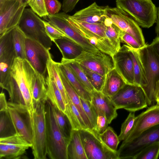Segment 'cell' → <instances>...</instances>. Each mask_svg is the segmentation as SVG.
Here are the masks:
<instances>
[{"label": "cell", "mask_w": 159, "mask_h": 159, "mask_svg": "<svg viewBox=\"0 0 159 159\" xmlns=\"http://www.w3.org/2000/svg\"><path fill=\"white\" fill-rule=\"evenodd\" d=\"M37 72L26 59L15 58L9 78L2 88L8 92L9 102L26 105L29 109L32 107V89Z\"/></svg>", "instance_id": "obj_1"}, {"label": "cell", "mask_w": 159, "mask_h": 159, "mask_svg": "<svg viewBox=\"0 0 159 159\" xmlns=\"http://www.w3.org/2000/svg\"><path fill=\"white\" fill-rule=\"evenodd\" d=\"M33 134L32 149L34 158L45 159L48 155L45 103L33 102L29 109Z\"/></svg>", "instance_id": "obj_2"}, {"label": "cell", "mask_w": 159, "mask_h": 159, "mask_svg": "<svg viewBox=\"0 0 159 159\" xmlns=\"http://www.w3.org/2000/svg\"><path fill=\"white\" fill-rule=\"evenodd\" d=\"M45 109L48 155L51 159H68L67 143L57 123L52 105L48 99Z\"/></svg>", "instance_id": "obj_3"}, {"label": "cell", "mask_w": 159, "mask_h": 159, "mask_svg": "<svg viewBox=\"0 0 159 159\" xmlns=\"http://www.w3.org/2000/svg\"><path fill=\"white\" fill-rule=\"evenodd\" d=\"M116 5L143 28H148L156 22L157 8L152 0H116Z\"/></svg>", "instance_id": "obj_4"}, {"label": "cell", "mask_w": 159, "mask_h": 159, "mask_svg": "<svg viewBox=\"0 0 159 159\" xmlns=\"http://www.w3.org/2000/svg\"><path fill=\"white\" fill-rule=\"evenodd\" d=\"M138 51L144 68L147 81V85L143 90L148 105H152L156 102V85L159 80V56L150 44H145L138 49Z\"/></svg>", "instance_id": "obj_5"}, {"label": "cell", "mask_w": 159, "mask_h": 159, "mask_svg": "<svg viewBox=\"0 0 159 159\" xmlns=\"http://www.w3.org/2000/svg\"><path fill=\"white\" fill-rule=\"evenodd\" d=\"M71 24L89 43L99 50L113 57L117 52L111 44L106 34L104 24H92L79 21L69 16Z\"/></svg>", "instance_id": "obj_6"}, {"label": "cell", "mask_w": 159, "mask_h": 159, "mask_svg": "<svg viewBox=\"0 0 159 159\" xmlns=\"http://www.w3.org/2000/svg\"><path fill=\"white\" fill-rule=\"evenodd\" d=\"M110 99L116 109L135 112L148 105L145 93L140 86L126 84Z\"/></svg>", "instance_id": "obj_7"}, {"label": "cell", "mask_w": 159, "mask_h": 159, "mask_svg": "<svg viewBox=\"0 0 159 159\" xmlns=\"http://www.w3.org/2000/svg\"><path fill=\"white\" fill-rule=\"evenodd\" d=\"M18 25L26 37L39 42L49 50L51 49L52 41L47 34L43 20L31 8H25Z\"/></svg>", "instance_id": "obj_8"}, {"label": "cell", "mask_w": 159, "mask_h": 159, "mask_svg": "<svg viewBox=\"0 0 159 159\" xmlns=\"http://www.w3.org/2000/svg\"><path fill=\"white\" fill-rule=\"evenodd\" d=\"M156 142H159V124L145 130L131 140L123 141L117 151L118 159H133L145 148Z\"/></svg>", "instance_id": "obj_9"}, {"label": "cell", "mask_w": 159, "mask_h": 159, "mask_svg": "<svg viewBox=\"0 0 159 159\" xmlns=\"http://www.w3.org/2000/svg\"><path fill=\"white\" fill-rule=\"evenodd\" d=\"M79 131L88 159H118L117 152L108 148L95 132L89 129Z\"/></svg>", "instance_id": "obj_10"}, {"label": "cell", "mask_w": 159, "mask_h": 159, "mask_svg": "<svg viewBox=\"0 0 159 159\" xmlns=\"http://www.w3.org/2000/svg\"><path fill=\"white\" fill-rule=\"evenodd\" d=\"M69 16L63 12L53 15L49 14L43 18L63 32L67 38L81 46L85 51L94 52L99 50L83 37L71 24L69 20Z\"/></svg>", "instance_id": "obj_11"}, {"label": "cell", "mask_w": 159, "mask_h": 159, "mask_svg": "<svg viewBox=\"0 0 159 159\" xmlns=\"http://www.w3.org/2000/svg\"><path fill=\"white\" fill-rule=\"evenodd\" d=\"M27 5L22 0H0V36L18 25Z\"/></svg>", "instance_id": "obj_12"}, {"label": "cell", "mask_w": 159, "mask_h": 159, "mask_svg": "<svg viewBox=\"0 0 159 159\" xmlns=\"http://www.w3.org/2000/svg\"><path fill=\"white\" fill-rule=\"evenodd\" d=\"M8 111L16 133L32 144L33 134L29 110L26 105L8 102Z\"/></svg>", "instance_id": "obj_13"}, {"label": "cell", "mask_w": 159, "mask_h": 159, "mask_svg": "<svg viewBox=\"0 0 159 159\" xmlns=\"http://www.w3.org/2000/svg\"><path fill=\"white\" fill-rule=\"evenodd\" d=\"M73 60L102 76L115 68L113 57L100 50L94 52L84 50Z\"/></svg>", "instance_id": "obj_14"}, {"label": "cell", "mask_w": 159, "mask_h": 159, "mask_svg": "<svg viewBox=\"0 0 159 159\" xmlns=\"http://www.w3.org/2000/svg\"><path fill=\"white\" fill-rule=\"evenodd\" d=\"M107 16L120 30L134 37L142 47L146 44L139 26L125 12L117 7H109Z\"/></svg>", "instance_id": "obj_15"}, {"label": "cell", "mask_w": 159, "mask_h": 159, "mask_svg": "<svg viewBox=\"0 0 159 159\" xmlns=\"http://www.w3.org/2000/svg\"><path fill=\"white\" fill-rule=\"evenodd\" d=\"M25 50L26 59L38 73L45 76L48 62L51 57L49 50L39 42L26 37Z\"/></svg>", "instance_id": "obj_16"}, {"label": "cell", "mask_w": 159, "mask_h": 159, "mask_svg": "<svg viewBox=\"0 0 159 159\" xmlns=\"http://www.w3.org/2000/svg\"><path fill=\"white\" fill-rule=\"evenodd\" d=\"M32 144L21 135L15 133L0 138V159H19Z\"/></svg>", "instance_id": "obj_17"}, {"label": "cell", "mask_w": 159, "mask_h": 159, "mask_svg": "<svg viewBox=\"0 0 159 159\" xmlns=\"http://www.w3.org/2000/svg\"><path fill=\"white\" fill-rule=\"evenodd\" d=\"M158 124L159 104L157 103L152 105L136 116L132 131L127 138L124 141L131 140L145 130Z\"/></svg>", "instance_id": "obj_18"}, {"label": "cell", "mask_w": 159, "mask_h": 159, "mask_svg": "<svg viewBox=\"0 0 159 159\" xmlns=\"http://www.w3.org/2000/svg\"><path fill=\"white\" fill-rule=\"evenodd\" d=\"M115 68L126 84L135 85L133 63L125 44L113 57Z\"/></svg>", "instance_id": "obj_19"}, {"label": "cell", "mask_w": 159, "mask_h": 159, "mask_svg": "<svg viewBox=\"0 0 159 159\" xmlns=\"http://www.w3.org/2000/svg\"><path fill=\"white\" fill-rule=\"evenodd\" d=\"M108 6H100L94 2L70 17L75 20L92 24H104L108 18Z\"/></svg>", "instance_id": "obj_20"}, {"label": "cell", "mask_w": 159, "mask_h": 159, "mask_svg": "<svg viewBox=\"0 0 159 159\" xmlns=\"http://www.w3.org/2000/svg\"><path fill=\"white\" fill-rule=\"evenodd\" d=\"M91 93V102L95 110H100L103 112L108 124H110L117 116V109L110 98L101 92L94 89Z\"/></svg>", "instance_id": "obj_21"}, {"label": "cell", "mask_w": 159, "mask_h": 159, "mask_svg": "<svg viewBox=\"0 0 159 159\" xmlns=\"http://www.w3.org/2000/svg\"><path fill=\"white\" fill-rule=\"evenodd\" d=\"M59 72L68 96L80 113L86 125L89 129L94 131L92 125L83 109L80 97L59 67Z\"/></svg>", "instance_id": "obj_22"}, {"label": "cell", "mask_w": 159, "mask_h": 159, "mask_svg": "<svg viewBox=\"0 0 159 159\" xmlns=\"http://www.w3.org/2000/svg\"><path fill=\"white\" fill-rule=\"evenodd\" d=\"M132 59L134 75V84L143 89L147 86V81L144 68L138 52V49L125 44Z\"/></svg>", "instance_id": "obj_23"}, {"label": "cell", "mask_w": 159, "mask_h": 159, "mask_svg": "<svg viewBox=\"0 0 159 159\" xmlns=\"http://www.w3.org/2000/svg\"><path fill=\"white\" fill-rule=\"evenodd\" d=\"M61 52L62 58L73 60L76 58L84 49L80 45L66 37L55 40L53 42Z\"/></svg>", "instance_id": "obj_24"}, {"label": "cell", "mask_w": 159, "mask_h": 159, "mask_svg": "<svg viewBox=\"0 0 159 159\" xmlns=\"http://www.w3.org/2000/svg\"><path fill=\"white\" fill-rule=\"evenodd\" d=\"M126 84L121 76L114 68L106 75L104 84L101 92L110 98Z\"/></svg>", "instance_id": "obj_25"}, {"label": "cell", "mask_w": 159, "mask_h": 159, "mask_svg": "<svg viewBox=\"0 0 159 159\" xmlns=\"http://www.w3.org/2000/svg\"><path fill=\"white\" fill-rule=\"evenodd\" d=\"M68 159H88L79 130L73 129L67 145Z\"/></svg>", "instance_id": "obj_26"}, {"label": "cell", "mask_w": 159, "mask_h": 159, "mask_svg": "<svg viewBox=\"0 0 159 159\" xmlns=\"http://www.w3.org/2000/svg\"><path fill=\"white\" fill-rule=\"evenodd\" d=\"M48 99L52 104L64 113L66 104L53 78L47 74L45 78Z\"/></svg>", "instance_id": "obj_27"}, {"label": "cell", "mask_w": 159, "mask_h": 159, "mask_svg": "<svg viewBox=\"0 0 159 159\" xmlns=\"http://www.w3.org/2000/svg\"><path fill=\"white\" fill-rule=\"evenodd\" d=\"M58 66L80 97L91 102V93L80 83L68 66L62 62H59Z\"/></svg>", "instance_id": "obj_28"}, {"label": "cell", "mask_w": 159, "mask_h": 159, "mask_svg": "<svg viewBox=\"0 0 159 159\" xmlns=\"http://www.w3.org/2000/svg\"><path fill=\"white\" fill-rule=\"evenodd\" d=\"M52 107L56 122L67 145L73 130L72 126L69 118L63 112L53 105Z\"/></svg>", "instance_id": "obj_29"}, {"label": "cell", "mask_w": 159, "mask_h": 159, "mask_svg": "<svg viewBox=\"0 0 159 159\" xmlns=\"http://www.w3.org/2000/svg\"><path fill=\"white\" fill-rule=\"evenodd\" d=\"M68 103L66 104L64 113L69 118L73 129H89L86 125L78 111L68 96Z\"/></svg>", "instance_id": "obj_30"}, {"label": "cell", "mask_w": 159, "mask_h": 159, "mask_svg": "<svg viewBox=\"0 0 159 159\" xmlns=\"http://www.w3.org/2000/svg\"><path fill=\"white\" fill-rule=\"evenodd\" d=\"M32 96L33 102L45 103L48 99L45 78L38 72L32 89Z\"/></svg>", "instance_id": "obj_31"}, {"label": "cell", "mask_w": 159, "mask_h": 159, "mask_svg": "<svg viewBox=\"0 0 159 159\" xmlns=\"http://www.w3.org/2000/svg\"><path fill=\"white\" fill-rule=\"evenodd\" d=\"M14 50L16 57L26 59L25 41L26 36L18 25L12 28Z\"/></svg>", "instance_id": "obj_32"}, {"label": "cell", "mask_w": 159, "mask_h": 159, "mask_svg": "<svg viewBox=\"0 0 159 159\" xmlns=\"http://www.w3.org/2000/svg\"><path fill=\"white\" fill-rule=\"evenodd\" d=\"M47 72L48 75L51 76L55 81L61 94L65 104H67L68 96L59 74L58 62L53 60L52 57L47 63Z\"/></svg>", "instance_id": "obj_33"}, {"label": "cell", "mask_w": 159, "mask_h": 159, "mask_svg": "<svg viewBox=\"0 0 159 159\" xmlns=\"http://www.w3.org/2000/svg\"><path fill=\"white\" fill-rule=\"evenodd\" d=\"M61 62L65 63L68 66L79 81L88 91L91 93L94 90L79 63L74 60L62 58Z\"/></svg>", "instance_id": "obj_34"}, {"label": "cell", "mask_w": 159, "mask_h": 159, "mask_svg": "<svg viewBox=\"0 0 159 159\" xmlns=\"http://www.w3.org/2000/svg\"><path fill=\"white\" fill-rule=\"evenodd\" d=\"M104 24L106 26V36L118 52L121 47L120 37L122 30L113 23L108 17Z\"/></svg>", "instance_id": "obj_35"}, {"label": "cell", "mask_w": 159, "mask_h": 159, "mask_svg": "<svg viewBox=\"0 0 159 159\" xmlns=\"http://www.w3.org/2000/svg\"><path fill=\"white\" fill-rule=\"evenodd\" d=\"M15 54L0 56V86L2 88L7 82L10 75Z\"/></svg>", "instance_id": "obj_36"}, {"label": "cell", "mask_w": 159, "mask_h": 159, "mask_svg": "<svg viewBox=\"0 0 159 159\" xmlns=\"http://www.w3.org/2000/svg\"><path fill=\"white\" fill-rule=\"evenodd\" d=\"M98 135L108 148L113 151L117 152V147L120 141L118 137L111 127H108L104 132Z\"/></svg>", "instance_id": "obj_37"}, {"label": "cell", "mask_w": 159, "mask_h": 159, "mask_svg": "<svg viewBox=\"0 0 159 159\" xmlns=\"http://www.w3.org/2000/svg\"><path fill=\"white\" fill-rule=\"evenodd\" d=\"M0 138L7 137L14 134L15 130L8 111H0Z\"/></svg>", "instance_id": "obj_38"}, {"label": "cell", "mask_w": 159, "mask_h": 159, "mask_svg": "<svg viewBox=\"0 0 159 159\" xmlns=\"http://www.w3.org/2000/svg\"><path fill=\"white\" fill-rule=\"evenodd\" d=\"M80 65L94 89L101 92L104 84L105 76H102L83 65Z\"/></svg>", "instance_id": "obj_39"}, {"label": "cell", "mask_w": 159, "mask_h": 159, "mask_svg": "<svg viewBox=\"0 0 159 159\" xmlns=\"http://www.w3.org/2000/svg\"><path fill=\"white\" fill-rule=\"evenodd\" d=\"M159 156V142H156L145 148L133 159H157Z\"/></svg>", "instance_id": "obj_40"}, {"label": "cell", "mask_w": 159, "mask_h": 159, "mask_svg": "<svg viewBox=\"0 0 159 159\" xmlns=\"http://www.w3.org/2000/svg\"><path fill=\"white\" fill-rule=\"evenodd\" d=\"M134 112H130L122 124L120 133L118 136L120 142L125 140L132 131L136 117Z\"/></svg>", "instance_id": "obj_41"}, {"label": "cell", "mask_w": 159, "mask_h": 159, "mask_svg": "<svg viewBox=\"0 0 159 159\" xmlns=\"http://www.w3.org/2000/svg\"><path fill=\"white\" fill-rule=\"evenodd\" d=\"M80 100L84 111L90 121L94 131L96 125L97 113L92 105L91 102L80 97Z\"/></svg>", "instance_id": "obj_42"}, {"label": "cell", "mask_w": 159, "mask_h": 159, "mask_svg": "<svg viewBox=\"0 0 159 159\" xmlns=\"http://www.w3.org/2000/svg\"><path fill=\"white\" fill-rule=\"evenodd\" d=\"M28 5L32 10L40 17H44L49 15L45 3V0H30Z\"/></svg>", "instance_id": "obj_43"}, {"label": "cell", "mask_w": 159, "mask_h": 159, "mask_svg": "<svg viewBox=\"0 0 159 159\" xmlns=\"http://www.w3.org/2000/svg\"><path fill=\"white\" fill-rule=\"evenodd\" d=\"M43 22L47 34L52 42L64 37L67 38L63 32L48 21Z\"/></svg>", "instance_id": "obj_44"}, {"label": "cell", "mask_w": 159, "mask_h": 159, "mask_svg": "<svg viewBox=\"0 0 159 159\" xmlns=\"http://www.w3.org/2000/svg\"><path fill=\"white\" fill-rule=\"evenodd\" d=\"M97 114L96 125L94 131L98 134L104 132L108 127V122L105 113L100 110L95 111Z\"/></svg>", "instance_id": "obj_45"}, {"label": "cell", "mask_w": 159, "mask_h": 159, "mask_svg": "<svg viewBox=\"0 0 159 159\" xmlns=\"http://www.w3.org/2000/svg\"><path fill=\"white\" fill-rule=\"evenodd\" d=\"M121 42L126 44V45L136 49H139L142 46L132 36L129 34L121 31L120 35Z\"/></svg>", "instance_id": "obj_46"}, {"label": "cell", "mask_w": 159, "mask_h": 159, "mask_svg": "<svg viewBox=\"0 0 159 159\" xmlns=\"http://www.w3.org/2000/svg\"><path fill=\"white\" fill-rule=\"evenodd\" d=\"M46 10L50 14L59 13L62 8V5L58 0H45Z\"/></svg>", "instance_id": "obj_47"}, {"label": "cell", "mask_w": 159, "mask_h": 159, "mask_svg": "<svg viewBox=\"0 0 159 159\" xmlns=\"http://www.w3.org/2000/svg\"><path fill=\"white\" fill-rule=\"evenodd\" d=\"M80 0H63L61 8L62 10L66 13L71 11Z\"/></svg>", "instance_id": "obj_48"}, {"label": "cell", "mask_w": 159, "mask_h": 159, "mask_svg": "<svg viewBox=\"0 0 159 159\" xmlns=\"http://www.w3.org/2000/svg\"><path fill=\"white\" fill-rule=\"evenodd\" d=\"M8 111V102L7 101L5 95L2 91L0 94V111Z\"/></svg>", "instance_id": "obj_49"}, {"label": "cell", "mask_w": 159, "mask_h": 159, "mask_svg": "<svg viewBox=\"0 0 159 159\" xmlns=\"http://www.w3.org/2000/svg\"><path fill=\"white\" fill-rule=\"evenodd\" d=\"M150 44L159 56V36H157Z\"/></svg>", "instance_id": "obj_50"}, {"label": "cell", "mask_w": 159, "mask_h": 159, "mask_svg": "<svg viewBox=\"0 0 159 159\" xmlns=\"http://www.w3.org/2000/svg\"><path fill=\"white\" fill-rule=\"evenodd\" d=\"M156 23L155 32L157 34V36H159V6L157 8V16Z\"/></svg>", "instance_id": "obj_51"}, {"label": "cell", "mask_w": 159, "mask_h": 159, "mask_svg": "<svg viewBox=\"0 0 159 159\" xmlns=\"http://www.w3.org/2000/svg\"><path fill=\"white\" fill-rule=\"evenodd\" d=\"M156 95V102L157 103L159 104V80L156 83L155 87Z\"/></svg>", "instance_id": "obj_52"}, {"label": "cell", "mask_w": 159, "mask_h": 159, "mask_svg": "<svg viewBox=\"0 0 159 159\" xmlns=\"http://www.w3.org/2000/svg\"><path fill=\"white\" fill-rule=\"evenodd\" d=\"M23 0V1H24V2H27V4H28V2L30 0Z\"/></svg>", "instance_id": "obj_53"}]
</instances>
